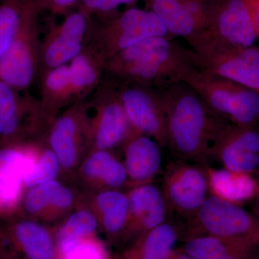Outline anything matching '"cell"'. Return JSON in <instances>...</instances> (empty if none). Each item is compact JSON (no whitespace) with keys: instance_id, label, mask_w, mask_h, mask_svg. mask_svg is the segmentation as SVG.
Listing matches in <instances>:
<instances>
[{"instance_id":"74e56055","label":"cell","mask_w":259,"mask_h":259,"mask_svg":"<svg viewBox=\"0 0 259 259\" xmlns=\"http://www.w3.org/2000/svg\"><path fill=\"white\" fill-rule=\"evenodd\" d=\"M256 179L257 180H258L259 184V174L257 175ZM253 213L256 214V215L259 218V191L256 197H255V203L254 204V207H253Z\"/></svg>"},{"instance_id":"4dcf8cb0","label":"cell","mask_w":259,"mask_h":259,"mask_svg":"<svg viewBox=\"0 0 259 259\" xmlns=\"http://www.w3.org/2000/svg\"><path fill=\"white\" fill-rule=\"evenodd\" d=\"M59 163L54 151H45L39 162L35 163L33 169L25 179V187H33L54 180L59 172Z\"/></svg>"},{"instance_id":"d4e9b609","label":"cell","mask_w":259,"mask_h":259,"mask_svg":"<svg viewBox=\"0 0 259 259\" xmlns=\"http://www.w3.org/2000/svg\"><path fill=\"white\" fill-rule=\"evenodd\" d=\"M40 91V110L47 113L56 112L74 100L68 64L44 71Z\"/></svg>"},{"instance_id":"836d02e7","label":"cell","mask_w":259,"mask_h":259,"mask_svg":"<svg viewBox=\"0 0 259 259\" xmlns=\"http://www.w3.org/2000/svg\"><path fill=\"white\" fill-rule=\"evenodd\" d=\"M42 10H48L56 15H67L72 11L80 0H37Z\"/></svg>"},{"instance_id":"8fae6325","label":"cell","mask_w":259,"mask_h":259,"mask_svg":"<svg viewBox=\"0 0 259 259\" xmlns=\"http://www.w3.org/2000/svg\"><path fill=\"white\" fill-rule=\"evenodd\" d=\"M223 168L255 177L259 174V128L230 124L213 151Z\"/></svg>"},{"instance_id":"83f0119b","label":"cell","mask_w":259,"mask_h":259,"mask_svg":"<svg viewBox=\"0 0 259 259\" xmlns=\"http://www.w3.org/2000/svg\"><path fill=\"white\" fill-rule=\"evenodd\" d=\"M32 2L3 0L0 3V59L11 46Z\"/></svg>"},{"instance_id":"8d00e7d4","label":"cell","mask_w":259,"mask_h":259,"mask_svg":"<svg viewBox=\"0 0 259 259\" xmlns=\"http://www.w3.org/2000/svg\"><path fill=\"white\" fill-rule=\"evenodd\" d=\"M0 259H20L10 253L3 244L0 245Z\"/></svg>"},{"instance_id":"ac0fdd59","label":"cell","mask_w":259,"mask_h":259,"mask_svg":"<svg viewBox=\"0 0 259 259\" xmlns=\"http://www.w3.org/2000/svg\"><path fill=\"white\" fill-rule=\"evenodd\" d=\"M86 107L76 104L56 120L49 141L52 151L65 168H71L77 156L78 143Z\"/></svg>"},{"instance_id":"5bb4252c","label":"cell","mask_w":259,"mask_h":259,"mask_svg":"<svg viewBox=\"0 0 259 259\" xmlns=\"http://www.w3.org/2000/svg\"><path fill=\"white\" fill-rule=\"evenodd\" d=\"M194 52L198 56L199 67L234 81L259 95V61L244 60L209 44Z\"/></svg>"},{"instance_id":"2e32d148","label":"cell","mask_w":259,"mask_h":259,"mask_svg":"<svg viewBox=\"0 0 259 259\" xmlns=\"http://www.w3.org/2000/svg\"><path fill=\"white\" fill-rule=\"evenodd\" d=\"M126 142L125 166L130 179L145 185L163 173L161 146L157 141L134 131Z\"/></svg>"},{"instance_id":"1f68e13d","label":"cell","mask_w":259,"mask_h":259,"mask_svg":"<svg viewBox=\"0 0 259 259\" xmlns=\"http://www.w3.org/2000/svg\"><path fill=\"white\" fill-rule=\"evenodd\" d=\"M61 187L59 182L52 180L32 187L24 202L25 210L29 213H35L47 204H54L56 194Z\"/></svg>"},{"instance_id":"f35d334b","label":"cell","mask_w":259,"mask_h":259,"mask_svg":"<svg viewBox=\"0 0 259 259\" xmlns=\"http://www.w3.org/2000/svg\"><path fill=\"white\" fill-rule=\"evenodd\" d=\"M3 237V230L0 229V240H2Z\"/></svg>"},{"instance_id":"4316f807","label":"cell","mask_w":259,"mask_h":259,"mask_svg":"<svg viewBox=\"0 0 259 259\" xmlns=\"http://www.w3.org/2000/svg\"><path fill=\"white\" fill-rule=\"evenodd\" d=\"M97 204L102 214L104 227L109 234L117 236L125 231L129 212L127 195L118 191H107L98 196Z\"/></svg>"},{"instance_id":"60d3db41","label":"cell","mask_w":259,"mask_h":259,"mask_svg":"<svg viewBox=\"0 0 259 259\" xmlns=\"http://www.w3.org/2000/svg\"><path fill=\"white\" fill-rule=\"evenodd\" d=\"M2 1H3V0H0V3H1Z\"/></svg>"},{"instance_id":"b9f144b4","label":"cell","mask_w":259,"mask_h":259,"mask_svg":"<svg viewBox=\"0 0 259 259\" xmlns=\"http://www.w3.org/2000/svg\"><path fill=\"white\" fill-rule=\"evenodd\" d=\"M116 259H119V258H116Z\"/></svg>"},{"instance_id":"9c48e42d","label":"cell","mask_w":259,"mask_h":259,"mask_svg":"<svg viewBox=\"0 0 259 259\" xmlns=\"http://www.w3.org/2000/svg\"><path fill=\"white\" fill-rule=\"evenodd\" d=\"M117 91L133 129L166 146L164 110L157 89L125 82Z\"/></svg>"},{"instance_id":"ba28073f","label":"cell","mask_w":259,"mask_h":259,"mask_svg":"<svg viewBox=\"0 0 259 259\" xmlns=\"http://www.w3.org/2000/svg\"><path fill=\"white\" fill-rule=\"evenodd\" d=\"M207 41L218 47H253L259 35L244 0L207 3Z\"/></svg>"},{"instance_id":"f546056e","label":"cell","mask_w":259,"mask_h":259,"mask_svg":"<svg viewBox=\"0 0 259 259\" xmlns=\"http://www.w3.org/2000/svg\"><path fill=\"white\" fill-rule=\"evenodd\" d=\"M58 259H110L103 244L90 237L57 250Z\"/></svg>"},{"instance_id":"603a6c76","label":"cell","mask_w":259,"mask_h":259,"mask_svg":"<svg viewBox=\"0 0 259 259\" xmlns=\"http://www.w3.org/2000/svg\"><path fill=\"white\" fill-rule=\"evenodd\" d=\"M259 245L209 236L186 240L183 249L196 259H258Z\"/></svg>"},{"instance_id":"7c38bea8","label":"cell","mask_w":259,"mask_h":259,"mask_svg":"<svg viewBox=\"0 0 259 259\" xmlns=\"http://www.w3.org/2000/svg\"><path fill=\"white\" fill-rule=\"evenodd\" d=\"M97 116L94 123L95 144L108 150L127 141L134 132L115 88H102L95 97Z\"/></svg>"},{"instance_id":"484cf974","label":"cell","mask_w":259,"mask_h":259,"mask_svg":"<svg viewBox=\"0 0 259 259\" xmlns=\"http://www.w3.org/2000/svg\"><path fill=\"white\" fill-rule=\"evenodd\" d=\"M83 170L87 176L97 178L112 188L123 185L128 177L125 165L107 150H99L92 155Z\"/></svg>"},{"instance_id":"e575fe53","label":"cell","mask_w":259,"mask_h":259,"mask_svg":"<svg viewBox=\"0 0 259 259\" xmlns=\"http://www.w3.org/2000/svg\"><path fill=\"white\" fill-rule=\"evenodd\" d=\"M259 35V0H244Z\"/></svg>"},{"instance_id":"cb8c5ba5","label":"cell","mask_w":259,"mask_h":259,"mask_svg":"<svg viewBox=\"0 0 259 259\" xmlns=\"http://www.w3.org/2000/svg\"><path fill=\"white\" fill-rule=\"evenodd\" d=\"M68 66L74 98L80 99L99 84L105 71V59L89 44Z\"/></svg>"},{"instance_id":"5b68a950","label":"cell","mask_w":259,"mask_h":259,"mask_svg":"<svg viewBox=\"0 0 259 259\" xmlns=\"http://www.w3.org/2000/svg\"><path fill=\"white\" fill-rule=\"evenodd\" d=\"M169 35L157 15L150 10L131 8L105 18L91 28L89 44L105 61L117 53L150 37Z\"/></svg>"},{"instance_id":"4fadbf2b","label":"cell","mask_w":259,"mask_h":259,"mask_svg":"<svg viewBox=\"0 0 259 259\" xmlns=\"http://www.w3.org/2000/svg\"><path fill=\"white\" fill-rule=\"evenodd\" d=\"M129 212L125 237L139 238L164 223L170 214L168 206L157 186L145 184L132 190L128 195Z\"/></svg>"},{"instance_id":"8992f818","label":"cell","mask_w":259,"mask_h":259,"mask_svg":"<svg viewBox=\"0 0 259 259\" xmlns=\"http://www.w3.org/2000/svg\"><path fill=\"white\" fill-rule=\"evenodd\" d=\"M42 11L37 0H32L16 36L0 59V81L18 91L26 92L38 70L41 47L38 22Z\"/></svg>"},{"instance_id":"3957f363","label":"cell","mask_w":259,"mask_h":259,"mask_svg":"<svg viewBox=\"0 0 259 259\" xmlns=\"http://www.w3.org/2000/svg\"><path fill=\"white\" fill-rule=\"evenodd\" d=\"M211 109L240 127H258L259 95L234 81L197 68L183 80Z\"/></svg>"},{"instance_id":"30bf717a","label":"cell","mask_w":259,"mask_h":259,"mask_svg":"<svg viewBox=\"0 0 259 259\" xmlns=\"http://www.w3.org/2000/svg\"><path fill=\"white\" fill-rule=\"evenodd\" d=\"M92 28L90 15L80 8L51 28L40 47V63L46 70L67 64L83 50Z\"/></svg>"},{"instance_id":"6da1fadb","label":"cell","mask_w":259,"mask_h":259,"mask_svg":"<svg viewBox=\"0 0 259 259\" xmlns=\"http://www.w3.org/2000/svg\"><path fill=\"white\" fill-rule=\"evenodd\" d=\"M157 90L164 110L166 146L177 159L208 165L230 122L213 111L184 81Z\"/></svg>"},{"instance_id":"e0dca14e","label":"cell","mask_w":259,"mask_h":259,"mask_svg":"<svg viewBox=\"0 0 259 259\" xmlns=\"http://www.w3.org/2000/svg\"><path fill=\"white\" fill-rule=\"evenodd\" d=\"M151 11L157 15L170 36L183 37L192 49L208 38L206 31L197 25L182 0H148Z\"/></svg>"},{"instance_id":"7a4b0ae2","label":"cell","mask_w":259,"mask_h":259,"mask_svg":"<svg viewBox=\"0 0 259 259\" xmlns=\"http://www.w3.org/2000/svg\"><path fill=\"white\" fill-rule=\"evenodd\" d=\"M199 68L198 56L170 35L150 37L105 61V71L125 82L161 89Z\"/></svg>"},{"instance_id":"d590c367","label":"cell","mask_w":259,"mask_h":259,"mask_svg":"<svg viewBox=\"0 0 259 259\" xmlns=\"http://www.w3.org/2000/svg\"><path fill=\"white\" fill-rule=\"evenodd\" d=\"M167 259H196L192 255H189L186 253L183 249H175V251L172 253Z\"/></svg>"},{"instance_id":"ffe728a7","label":"cell","mask_w":259,"mask_h":259,"mask_svg":"<svg viewBox=\"0 0 259 259\" xmlns=\"http://www.w3.org/2000/svg\"><path fill=\"white\" fill-rule=\"evenodd\" d=\"M209 194L228 202L242 205L255 199L259 191L258 180L247 174L238 173L226 168H212L206 165Z\"/></svg>"},{"instance_id":"d6a6232c","label":"cell","mask_w":259,"mask_h":259,"mask_svg":"<svg viewBox=\"0 0 259 259\" xmlns=\"http://www.w3.org/2000/svg\"><path fill=\"white\" fill-rule=\"evenodd\" d=\"M141 0H80V8L89 15H96L105 18L119 14V8L122 6L134 8Z\"/></svg>"},{"instance_id":"52a82bcc","label":"cell","mask_w":259,"mask_h":259,"mask_svg":"<svg viewBox=\"0 0 259 259\" xmlns=\"http://www.w3.org/2000/svg\"><path fill=\"white\" fill-rule=\"evenodd\" d=\"M161 191L169 212L190 219L209 195L206 165L170 162L163 171Z\"/></svg>"},{"instance_id":"ab89813d","label":"cell","mask_w":259,"mask_h":259,"mask_svg":"<svg viewBox=\"0 0 259 259\" xmlns=\"http://www.w3.org/2000/svg\"><path fill=\"white\" fill-rule=\"evenodd\" d=\"M258 259H259V247H258Z\"/></svg>"},{"instance_id":"44dd1931","label":"cell","mask_w":259,"mask_h":259,"mask_svg":"<svg viewBox=\"0 0 259 259\" xmlns=\"http://www.w3.org/2000/svg\"><path fill=\"white\" fill-rule=\"evenodd\" d=\"M0 81V140L13 142L22 134L23 119L40 103L32 97Z\"/></svg>"},{"instance_id":"7402d4cb","label":"cell","mask_w":259,"mask_h":259,"mask_svg":"<svg viewBox=\"0 0 259 259\" xmlns=\"http://www.w3.org/2000/svg\"><path fill=\"white\" fill-rule=\"evenodd\" d=\"M182 237V229L168 219L136 238L125 250L123 259H167Z\"/></svg>"},{"instance_id":"9a60e30c","label":"cell","mask_w":259,"mask_h":259,"mask_svg":"<svg viewBox=\"0 0 259 259\" xmlns=\"http://www.w3.org/2000/svg\"><path fill=\"white\" fill-rule=\"evenodd\" d=\"M35 163L23 148L15 146L0 148V206L13 207L20 199L23 186Z\"/></svg>"},{"instance_id":"f1b7e54d","label":"cell","mask_w":259,"mask_h":259,"mask_svg":"<svg viewBox=\"0 0 259 259\" xmlns=\"http://www.w3.org/2000/svg\"><path fill=\"white\" fill-rule=\"evenodd\" d=\"M97 227V221L93 214L88 211H81L73 214L65 223L56 236L57 250L90 237Z\"/></svg>"},{"instance_id":"d6986e66","label":"cell","mask_w":259,"mask_h":259,"mask_svg":"<svg viewBox=\"0 0 259 259\" xmlns=\"http://www.w3.org/2000/svg\"><path fill=\"white\" fill-rule=\"evenodd\" d=\"M2 240L13 243L25 259H56L57 256V249L50 233L32 221H20L6 231L3 230Z\"/></svg>"},{"instance_id":"277c9868","label":"cell","mask_w":259,"mask_h":259,"mask_svg":"<svg viewBox=\"0 0 259 259\" xmlns=\"http://www.w3.org/2000/svg\"><path fill=\"white\" fill-rule=\"evenodd\" d=\"M182 237L209 236L259 245V218L241 205L209 194L187 220Z\"/></svg>"}]
</instances>
